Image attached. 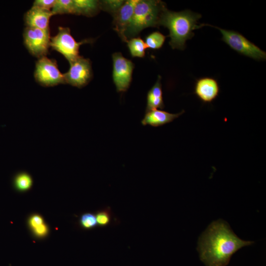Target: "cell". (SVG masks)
Returning <instances> with one entry per match:
<instances>
[{"mask_svg": "<svg viewBox=\"0 0 266 266\" xmlns=\"http://www.w3.org/2000/svg\"><path fill=\"white\" fill-rule=\"evenodd\" d=\"M201 17L200 14L190 10L174 12L166 7L163 11L159 21V26L167 28L170 40L169 44L173 49L184 50L187 40L192 38L193 31L199 29L197 21Z\"/></svg>", "mask_w": 266, "mask_h": 266, "instance_id": "2", "label": "cell"}, {"mask_svg": "<svg viewBox=\"0 0 266 266\" xmlns=\"http://www.w3.org/2000/svg\"><path fill=\"white\" fill-rule=\"evenodd\" d=\"M52 15L51 10L32 6L25 13L24 21L26 27L48 30H50L49 20Z\"/></svg>", "mask_w": 266, "mask_h": 266, "instance_id": "12", "label": "cell"}, {"mask_svg": "<svg viewBox=\"0 0 266 266\" xmlns=\"http://www.w3.org/2000/svg\"><path fill=\"white\" fill-rule=\"evenodd\" d=\"M97 225L100 227L109 225L112 220L111 209L109 207L98 211L95 214Z\"/></svg>", "mask_w": 266, "mask_h": 266, "instance_id": "20", "label": "cell"}, {"mask_svg": "<svg viewBox=\"0 0 266 266\" xmlns=\"http://www.w3.org/2000/svg\"><path fill=\"white\" fill-rule=\"evenodd\" d=\"M92 41L85 39L77 42L72 36L69 28L59 27L57 34L50 38V47L62 54L69 63L80 56L79 49L81 45Z\"/></svg>", "mask_w": 266, "mask_h": 266, "instance_id": "5", "label": "cell"}, {"mask_svg": "<svg viewBox=\"0 0 266 266\" xmlns=\"http://www.w3.org/2000/svg\"><path fill=\"white\" fill-rule=\"evenodd\" d=\"M50 38V30H42L26 27L23 32L25 47L31 55L38 59L47 54Z\"/></svg>", "mask_w": 266, "mask_h": 266, "instance_id": "7", "label": "cell"}, {"mask_svg": "<svg viewBox=\"0 0 266 266\" xmlns=\"http://www.w3.org/2000/svg\"><path fill=\"white\" fill-rule=\"evenodd\" d=\"M161 79V76L159 75L157 81L148 92L146 112L158 108L163 109L165 107Z\"/></svg>", "mask_w": 266, "mask_h": 266, "instance_id": "14", "label": "cell"}, {"mask_svg": "<svg viewBox=\"0 0 266 266\" xmlns=\"http://www.w3.org/2000/svg\"><path fill=\"white\" fill-rule=\"evenodd\" d=\"M56 0H35L33 2V5L40 8L51 10L53 7Z\"/></svg>", "mask_w": 266, "mask_h": 266, "instance_id": "23", "label": "cell"}, {"mask_svg": "<svg viewBox=\"0 0 266 266\" xmlns=\"http://www.w3.org/2000/svg\"><path fill=\"white\" fill-rule=\"evenodd\" d=\"M79 224L81 228L85 230H90L98 226L95 215L90 212L84 213L81 216Z\"/></svg>", "mask_w": 266, "mask_h": 266, "instance_id": "22", "label": "cell"}, {"mask_svg": "<svg viewBox=\"0 0 266 266\" xmlns=\"http://www.w3.org/2000/svg\"><path fill=\"white\" fill-rule=\"evenodd\" d=\"M219 90L216 80L211 77H202L197 80L194 93L202 102L210 103L218 96Z\"/></svg>", "mask_w": 266, "mask_h": 266, "instance_id": "11", "label": "cell"}, {"mask_svg": "<svg viewBox=\"0 0 266 266\" xmlns=\"http://www.w3.org/2000/svg\"><path fill=\"white\" fill-rule=\"evenodd\" d=\"M199 26L200 28L208 26L219 30L222 34V40L237 53L258 61L266 60V53L238 32L209 24H203Z\"/></svg>", "mask_w": 266, "mask_h": 266, "instance_id": "4", "label": "cell"}, {"mask_svg": "<svg viewBox=\"0 0 266 266\" xmlns=\"http://www.w3.org/2000/svg\"><path fill=\"white\" fill-rule=\"evenodd\" d=\"M51 11L53 15L73 14V0H56Z\"/></svg>", "mask_w": 266, "mask_h": 266, "instance_id": "19", "label": "cell"}, {"mask_svg": "<svg viewBox=\"0 0 266 266\" xmlns=\"http://www.w3.org/2000/svg\"><path fill=\"white\" fill-rule=\"evenodd\" d=\"M184 110L179 113L173 114L162 109H154L146 112L141 121L143 126L150 125L157 127L172 122L184 113Z\"/></svg>", "mask_w": 266, "mask_h": 266, "instance_id": "13", "label": "cell"}, {"mask_svg": "<svg viewBox=\"0 0 266 266\" xmlns=\"http://www.w3.org/2000/svg\"><path fill=\"white\" fill-rule=\"evenodd\" d=\"M112 78L118 93H123L129 89L132 81L133 63L125 58L121 53L112 54Z\"/></svg>", "mask_w": 266, "mask_h": 266, "instance_id": "9", "label": "cell"}, {"mask_svg": "<svg viewBox=\"0 0 266 266\" xmlns=\"http://www.w3.org/2000/svg\"><path fill=\"white\" fill-rule=\"evenodd\" d=\"M127 45L133 57L143 58L147 48L145 41L140 37H133L128 40Z\"/></svg>", "mask_w": 266, "mask_h": 266, "instance_id": "16", "label": "cell"}, {"mask_svg": "<svg viewBox=\"0 0 266 266\" xmlns=\"http://www.w3.org/2000/svg\"><path fill=\"white\" fill-rule=\"evenodd\" d=\"M43 223L44 221L42 217L37 214L31 216L29 220V224L32 229H34Z\"/></svg>", "mask_w": 266, "mask_h": 266, "instance_id": "24", "label": "cell"}, {"mask_svg": "<svg viewBox=\"0 0 266 266\" xmlns=\"http://www.w3.org/2000/svg\"><path fill=\"white\" fill-rule=\"evenodd\" d=\"M69 65L68 70L63 74L66 84L79 88L87 85L93 76L90 60L79 56Z\"/></svg>", "mask_w": 266, "mask_h": 266, "instance_id": "8", "label": "cell"}, {"mask_svg": "<svg viewBox=\"0 0 266 266\" xmlns=\"http://www.w3.org/2000/svg\"><path fill=\"white\" fill-rule=\"evenodd\" d=\"M253 241L239 238L225 221L212 222L199 237L197 250L206 266H226L231 257Z\"/></svg>", "mask_w": 266, "mask_h": 266, "instance_id": "1", "label": "cell"}, {"mask_svg": "<svg viewBox=\"0 0 266 266\" xmlns=\"http://www.w3.org/2000/svg\"><path fill=\"white\" fill-rule=\"evenodd\" d=\"M32 230L34 234L39 237L45 236L48 232V227L44 223Z\"/></svg>", "mask_w": 266, "mask_h": 266, "instance_id": "25", "label": "cell"}, {"mask_svg": "<svg viewBox=\"0 0 266 266\" xmlns=\"http://www.w3.org/2000/svg\"><path fill=\"white\" fill-rule=\"evenodd\" d=\"M166 38L162 33L156 31L146 37L145 43L147 48L159 49L163 46Z\"/></svg>", "mask_w": 266, "mask_h": 266, "instance_id": "18", "label": "cell"}, {"mask_svg": "<svg viewBox=\"0 0 266 266\" xmlns=\"http://www.w3.org/2000/svg\"><path fill=\"white\" fill-rule=\"evenodd\" d=\"M14 184L15 188L21 192L29 190L33 185L31 176L26 172H20L15 177Z\"/></svg>", "mask_w": 266, "mask_h": 266, "instance_id": "17", "label": "cell"}, {"mask_svg": "<svg viewBox=\"0 0 266 266\" xmlns=\"http://www.w3.org/2000/svg\"><path fill=\"white\" fill-rule=\"evenodd\" d=\"M166 7L161 0H138L125 33L127 39L135 37L145 28L158 27L161 14Z\"/></svg>", "mask_w": 266, "mask_h": 266, "instance_id": "3", "label": "cell"}, {"mask_svg": "<svg viewBox=\"0 0 266 266\" xmlns=\"http://www.w3.org/2000/svg\"><path fill=\"white\" fill-rule=\"evenodd\" d=\"M138 0H125L121 7L113 15L114 30L123 41L127 42L128 39L125 33L132 19L134 8Z\"/></svg>", "mask_w": 266, "mask_h": 266, "instance_id": "10", "label": "cell"}, {"mask_svg": "<svg viewBox=\"0 0 266 266\" xmlns=\"http://www.w3.org/2000/svg\"><path fill=\"white\" fill-rule=\"evenodd\" d=\"M35 81L44 87H52L66 84L64 74L59 70L57 62L47 57L39 58L34 71Z\"/></svg>", "mask_w": 266, "mask_h": 266, "instance_id": "6", "label": "cell"}, {"mask_svg": "<svg viewBox=\"0 0 266 266\" xmlns=\"http://www.w3.org/2000/svg\"><path fill=\"white\" fill-rule=\"evenodd\" d=\"M125 0H106L100 1V9L104 10L112 15L121 7Z\"/></svg>", "mask_w": 266, "mask_h": 266, "instance_id": "21", "label": "cell"}, {"mask_svg": "<svg viewBox=\"0 0 266 266\" xmlns=\"http://www.w3.org/2000/svg\"><path fill=\"white\" fill-rule=\"evenodd\" d=\"M73 14L92 17L100 10V1L96 0H73Z\"/></svg>", "mask_w": 266, "mask_h": 266, "instance_id": "15", "label": "cell"}]
</instances>
